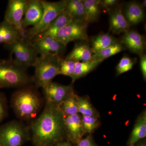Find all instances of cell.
Returning a JSON list of instances; mask_svg holds the SVG:
<instances>
[{
  "mask_svg": "<svg viewBox=\"0 0 146 146\" xmlns=\"http://www.w3.org/2000/svg\"><path fill=\"white\" fill-rule=\"evenodd\" d=\"M65 117L59 106L46 101L42 113L29 125L34 146H53L67 140Z\"/></svg>",
  "mask_w": 146,
  "mask_h": 146,
  "instance_id": "obj_1",
  "label": "cell"
},
{
  "mask_svg": "<svg viewBox=\"0 0 146 146\" xmlns=\"http://www.w3.org/2000/svg\"><path fill=\"white\" fill-rule=\"evenodd\" d=\"M33 84L18 88L12 94L11 104L17 117L22 121H32L43 106V99Z\"/></svg>",
  "mask_w": 146,
  "mask_h": 146,
  "instance_id": "obj_2",
  "label": "cell"
},
{
  "mask_svg": "<svg viewBox=\"0 0 146 146\" xmlns=\"http://www.w3.org/2000/svg\"><path fill=\"white\" fill-rule=\"evenodd\" d=\"M33 84L32 77L27 72V69L10 59H0V88H19Z\"/></svg>",
  "mask_w": 146,
  "mask_h": 146,
  "instance_id": "obj_3",
  "label": "cell"
},
{
  "mask_svg": "<svg viewBox=\"0 0 146 146\" xmlns=\"http://www.w3.org/2000/svg\"><path fill=\"white\" fill-rule=\"evenodd\" d=\"M61 56L56 55L39 56L34 66L35 72L32 77L33 83L36 88H43L52 82L58 75V64Z\"/></svg>",
  "mask_w": 146,
  "mask_h": 146,
  "instance_id": "obj_4",
  "label": "cell"
},
{
  "mask_svg": "<svg viewBox=\"0 0 146 146\" xmlns=\"http://www.w3.org/2000/svg\"><path fill=\"white\" fill-rule=\"evenodd\" d=\"M31 140L29 126L13 120L0 126V146H22Z\"/></svg>",
  "mask_w": 146,
  "mask_h": 146,
  "instance_id": "obj_5",
  "label": "cell"
},
{
  "mask_svg": "<svg viewBox=\"0 0 146 146\" xmlns=\"http://www.w3.org/2000/svg\"><path fill=\"white\" fill-rule=\"evenodd\" d=\"M4 46L10 52L9 59L16 65L26 69L33 67L39 56L31 42L25 38H20L10 44Z\"/></svg>",
  "mask_w": 146,
  "mask_h": 146,
  "instance_id": "obj_6",
  "label": "cell"
},
{
  "mask_svg": "<svg viewBox=\"0 0 146 146\" xmlns=\"http://www.w3.org/2000/svg\"><path fill=\"white\" fill-rule=\"evenodd\" d=\"M67 2V0L56 2L43 1L44 11L42 19L35 26L27 30L26 29V38L31 42L36 36L44 31L51 23L65 10Z\"/></svg>",
  "mask_w": 146,
  "mask_h": 146,
  "instance_id": "obj_7",
  "label": "cell"
},
{
  "mask_svg": "<svg viewBox=\"0 0 146 146\" xmlns=\"http://www.w3.org/2000/svg\"><path fill=\"white\" fill-rule=\"evenodd\" d=\"M88 24L85 21L72 19L54 37L66 46L70 42L77 40L88 41Z\"/></svg>",
  "mask_w": 146,
  "mask_h": 146,
  "instance_id": "obj_8",
  "label": "cell"
},
{
  "mask_svg": "<svg viewBox=\"0 0 146 146\" xmlns=\"http://www.w3.org/2000/svg\"><path fill=\"white\" fill-rule=\"evenodd\" d=\"M42 89L46 101L58 106L76 95L72 84L64 85L52 82Z\"/></svg>",
  "mask_w": 146,
  "mask_h": 146,
  "instance_id": "obj_9",
  "label": "cell"
},
{
  "mask_svg": "<svg viewBox=\"0 0 146 146\" xmlns=\"http://www.w3.org/2000/svg\"><path fill=\"white\" fill-rule=\"evenodd\" d=\"M28 0H9L5 15L4 21L16 28L25 37L26 30L22 27Z\"/></svg>",
  "mask_w": 146,
  "mask_h": 146,
  "instance_id": "obj_10",
  "label": "cell"
},
{
  "mask_svg": "<svg viewBox=\"0 0 146 146\" xmlns=\"http://www.w3.org/2000/svg\"><path fill=\"white\" fill-rule=\"evenodd\" d=\"M39 56L48 54L62 56L67 46L52 36L36 37L31 41Z\"/></svg>",
  "mask_w": 146,
  "mask_h": 146,
  "instance_id": "obj_11",
  "label": "cell"
},
{
  "mask_svg": "<svg viewBox=\"0 0 146 146\" xmlns=\"http://www.w3.org/2000/svg\"><path fill=\"white\" fill-rule=\"evenodd\" d=\"M44 7L43 1L28 0L25 12L22 21V27L25 30L27 27L35 26L42 19Z\"/></svg>",
  "mask_w": 146,
  "mask_h": 146,
  "instance_id": "obj_12",
  "label": "cell"
},
{
  "mask_svg": "<svg viewBox=\"0 0 146 146\" xmlns=\"http://www.w3.org/2000/svg\"><path fill=\"white\" fill-rule=\"evenodd\" d=\"M67 141L76 145L85 134L84 131L81 116L80 114L65 117Z\"/></svg>",
  "mask_w": 146,
  "mask_h": 146,
  "instance_id": "obj_13",
  "label": "cell"
},
{
  "mask_svg": "<svg viewBox=\"0 0 146 146\" xmlns=\"http://www.w3.org/2000/svg\"><path fill=\"white\" fill-rule=\"evenodd\" d=\"M122 5H120L111 11L110 17V31L119 34L128 31L130 25L124 16Z\"/></svg>",
  "mask_w": 146,
  "mask_h": 146,
  "instance_id": "obj_14",
  "label": "cell"
},
{
  "mask_svg": "<svg viewBox=\"0 0 146 146\" xmlns=\"http://www.w3.org/2000/svg\"><path fill=\"white\" fill-rule=\"evenodd\" d=\"M122 42L131 52L141 56L145 48V40L142 35L135 31H129L125 33Z\"/></svg>",
  "mask_w": 146,
  "mask_h": 146,
  "instance_id": "obj_15",
  "label": "cell"
},
{
  "mask_svg": "<svg viewBox=\"0 0 146 146\" xmlns=\"http://www.w3.org/2000/svg\"><path fill=\"white\" fill-rule=\"evenodd\" d=\"M123 12L130 25L140 23L145 18L144 8L141 4L136 1L128 3Z\"/></svg>",
  "mask_w": 146,
  "mask_h": 146,
  "instance_id": "obj_16",
  "label": "cell"
},
{
  "mask_svg": "<svg viewBox=\"0 0 146 146\" xmlns=\"http://www.w3.org/2000/svg\"><path fill=\"white\" fill-rule=\"evenodd\" d=\"M21 38L25 37L16 28L4 20L0 22V45H9Z\"/></svg>",
  "mask_w": 146,
  "mask_h": 146,
  "instance_id": "obj_17",
  "label": "cell"
},
{
  "mask_svg": "<svg viewBox=\"0 0 146 146\" xmlns=\"http://www.w3.org/2000/svg\"><path fill=\"white\" fill-rule=\"evenodd\" d=\"M72 19L68 12L66 10H64L51 23L44 31L35 38L47 36L54 37L57 33L68 23Z\"/></svg>",
  "mask_w": 146,
  "mask_h": 146,
  "instance_id": "obj_18",
  "label": "cell"
},
{
  "mask_svg": "<svg viewBox=\"0 0 146 146\" xmlns=\"http://www.w3.org/2000/svg\"><path fill=\"white\" fill-rule=\"evenodd\" d=\"M93 54L91 47L85 42L76 43L65 58L75 62H86L91 60Z\"/></svg>",
  "mask_w": 146,
  "mask_h": 146,
  "instance_id": "obj_19",
  "label": "cell"
},
{
  "mask_svg": "<svg viewBox=\"0 0 146 146\" xmlns=\"http://www.w3.org/2000/svg\"><path fill=\"white\" fill-rule=\"evenodd\" d=\"M146 136V112L144 110L136 120L135 125L131 132L128 145L134 144Z\"/></svg>",
  "mask_w": 146,
  "mask_h": 146,
  "instance_id": "obj_20",
  "label": "cell"
},
{
  "mask_svg": "<svg viewBox=\"0 0 146 146\" xmlns=\"http://www.w3.org/2000/svg\"><path fill=\"white\" fill-rule=\"evenodd\" d=\"M118 43L119 41L114 36L108 33H102L92 40L91 51L94 54Z\"/></svg>",
  "mask_w": 146,
  "mask_h": 146,
  "instance_id": "obj_21",
  "label": "cell"
},
{
  "mask_svg": "<svg viewBox=\"0 0 146 146\" xmlns=\"http://www.w3.org/2000/svg\"><path fill=\"white\" fill-rule=\"evenodd\" d=\"M65 10L72 19L86 22V13L82 0H67Z\"/></svg>",
  "mask_w": 146,
  "mask_h": 146,
  "instance_id": "obj_22",
  "label": "cell"
},
{
  "mask_svg": "<svg viewBox=\"0 0 146 146\" xmlns=\"http://www.w3.org/2000/svg\"><path fill=\"white\" fill-rule=\"evenodd\" d=\"M86 13L87 23L97 21L100 14V0H82Z\"/></svg>",
  "mask_w": 146,
  "mask_h": 146,
  "instance_id": "obj_23",
  "label": "cell"
},
{
  "mask_svg": "<svg viewBox=\"0 0 146 146\" xmlns=\"http://www.w3.org/2000/svg\"><path fill=\"white\" fill-rule=\"evenodd\" d=\"M100 63L91 60L86 62H76L74 73L71 77L72 84L78 79L84 76L93 70Z\"/></svg>",
  "mask_w": 146,
  "mask_h": 146,
  "instance_id": "obj_24",
  "label": "cell"
},
{
  "mask_svg": "<svg viewBox=\"0 0 146 146\" xmlns=\"http://www.w3.org/2000/svg\"><path fill=\"white\" fill-rule=\"evenodd\" d=\"M123 50V46L119 42L99 52L94 54L91 57V60L101 63L105 59L117 54Z\"/></svg>",
  "mask_w": 146,
  "mask_h": 146,
  "instance_id": "obj_25",
  "label": "cell"
},
{
  "mask_svg": "<svg viewBox=\"0 0 146 146\" xmlns=\"http://www.w3.org/2000/svg\"><path fill=\"white\" fill-rule=\"evenodd\" d=\"M78 113L82 116H92L99 117L98 112L85 97L76 96Z\"/></svg>",
  "mask_w": 146,
  "mask_h": 146,
  "instance_id": "obj_26",
  "label": "cell"
},
{
  "mask_svg": "<svg viewBox=\"0 0 146 146\" xmlns=\"http://www.w3.org/2000/svg\"><path fill=\"white\" fill-rule=\"evenodd\" d=\"M77 95L63 102L59 106V108L65 117L78 114L76 100Z\"/></svg>",
  "mask_w": 146,
  "mask_h": 146,
  "instance_id": "obj_27",
  "label": "cell"
},
{
  "mask_svg": "<svg viewBox=\"0 0 146 146\" xmlns=\"http://www.w3.org/2000/svg\"><path fill=\"white\" fill-rule=\"evenodd\" d=\"M81 119L85 134H91L99 127L100 122L98 117L82 116Z\"/></svg>",
  "mask_w": 146,
  "mask_h": 146,
  "instance_id": "obj_28",
  "label": "cell"
},
{
  "mask_svg": "<svg viewBox=\"0 0 146 146\" xmlns=\"http://www.w3.org/2000/svg\"><path fill=\"white\" fill-rule=\"evenodd\" d=\"M75 63L76 62L72 60L60 57L58 64V75L68 76L71 78L74 73Z\"/></svg>",
  "mask_w": 146,
  "mask_h": 146,
  "instance_id": "obj_29",
  "label": "cell"
},
{
  "mask_svg": "<svg viewBox=\"0 0 146 146\" xmlns=\"http://www.w3.org/2000/svg\"><path fill=\"white\" fill-rule=\"evenodd\" d=\"M135 61L136 60L133 58L128 56H123L116 67L117 75H120L131 70L135 64Z\"/></svg>",
  "mask_w": 146,
  "mask_h": 146,
  "instance_id": "obj_30",
  "label": "cell"
},
{
  "mask_svg": "<svg viewBox=\"0 0 146 146\" xmlns=\"http://www.w3.org/2000/svg\"><path fill=\"white\" fill-rule=\"evenodd\" d=\"M7 101L5 95L0 92V123L7 116Z\"/></svg>",
  "mask_w": 146,
  "mask_h": 146,
  "instance_id": "obj_31",
  "label": "cell"
},
{
  "mask_svg": "<svg viewBox=\"0 0 146 146\" xmlns=\"http://www.w3.org/2000/svg\"><path fill=\"white\" fill-rule=\"evenodd\" d=\"M76 145V146H97L91 134L82 138Z\"/></svg>",
  "mask_w": 146,
  "mask_h": 146,
  "instance_id": "obj_32",
  "label": "cell"
},
{
  "mask_svg": "<svg viewBox=\"0 0 146 146\" xmlns=\"http://www.w3.org/2000/svg\"><path fill=\"white\" fill-rule=\"evenodd\" d=\"M118 1L117 0H100L101 7L106 9L107 11H110L111 9L117 4Z\"/></svg>",
  "mask_w": 146,
  "mask_h": 146,
  "instance_id": "obj_33",
  "label": "cell"
},
{
  "mask_svg": "<svg viewBox=\"0 0 146 146\" xmlns=\"http://www.w3.org/2000/svg\"><path fill=\"white\" fill-rule=\"evenodd\" d=\"M140 67L144 79L146 80V55L145 54L140 56Z\"/></svg>",
  "mask_w": 146,
  "mask_h": 146,
  "instance_id": "obj_34",
  "label": "cell"
},
{
  "mask_svg": "<svg viewBox=\"0 0 146 146\" xmlns=\"http://www.w3.org/2000/svg\"><path fill=\"white\" fill-rule=\"evenodd\" d=\"M53 146H76L74 145L73 144L71 143L70 142L67 141V140H65L61 141V142H58Z\"/></svg>",
  "mask_w": 146,
  "mask_h": 146,
  "instance_id": "obj_35",
  "label": "cell"
},
{
  "mask_svg": "<svg viewBox=\"0 0 146 146\" xmlns=\"http://www.w3.org/2000/svg\"><path fill=\"white\" fill-rule=\"evenodd\" d=\"M146 0H145L143 1V3H142V4L141 5L143 7V8H145L146 7Z\"/></svg>",
  "mask_w": 146,
  "mask_h": 146,
  "instance_id": "obj_36",
  "label": "cell"
},
{
  "mask_svg": "<svg viewBox=\"0 0 146 146\" xmlns=\"http://www.w3.org/2000/svg\"><path fill=\"white\" fill-rule=\"evenodd\" d=\"M138 146H146V145L145 143H141L138 145Z\"/></svg>",
  "mask_w": 146,
  "mask_h": 146,
  "instance_id": "obj_37",
  "label": "cell"
},
{
  "mask_svg": "<svg viewBox=\"0 0 146 146\" xmlns=\"http://www.w3.org/2000/svg\"><path fill=\"white\" fill-rule=\"evenodd\" d=\"M128 146H134V145H128Z\"/></svg>",
  "mask_w": 146,
  "mask_h": 146,
  "instance_id": "obj_38",
  "label": "cell"
}]
</instances>
